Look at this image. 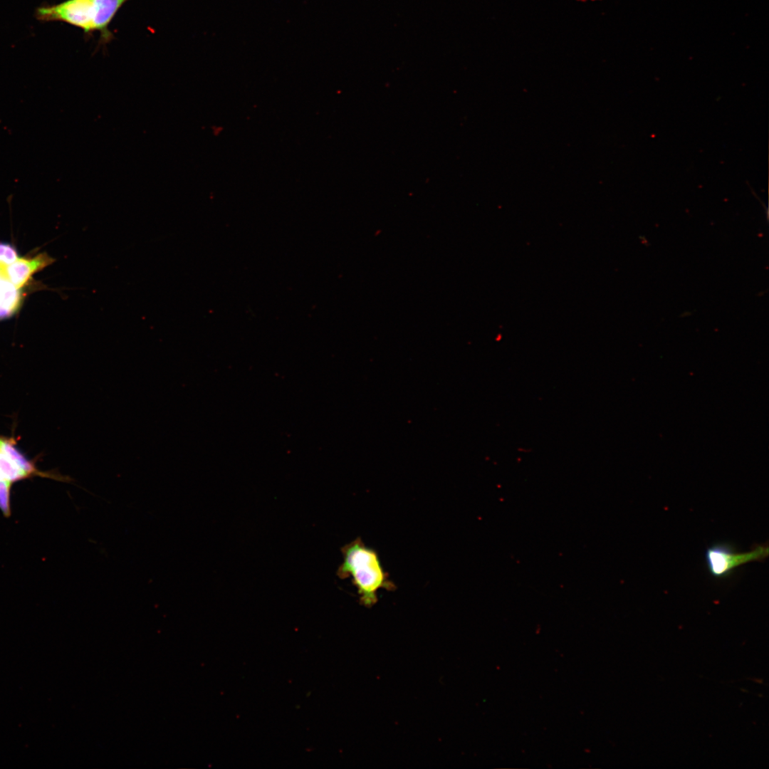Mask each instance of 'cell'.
<instances>
[{
  "mask_svg": "<svg viewBox=\"0 0 769 769\" xmlns=\"http://www.w3.org/2000/svg\"><path fill=\"white\" fill-rule=\"evenodd\" d=\"M342 562L337 570L340 579L350 577L355 587L359 602L365 607L374 606L381 590L393 591L395 584L389 579L379 555L357 537L341 548Z\"/></svg>",
  "mask_w": 769,
  "mask_h": 769,
  "instance_id": "1",
  "label": "cell"
},
{
  "mask_svg": "<svg viewBox=\"0 0 769 769\" xmlns=\"http://www.w3.org/2000/svg\"><path fill=\"white\" fill-rule=\"evenodd\" d=\"M768 543L755 545L747 552H737L727 543H716L707 548L705 560L709 573L716 578H726L740 566L750 562H763L768 556Z\"/></svg>",
  "mask_w": 769,
  "mask_h": 769,
  "instance_id": "3",
  "label": "cell"
},
{
  "mask_svg": "<svg viewBox=\"0 0 769 769\" xmlns=\"http://www.w3.org/2000/svg\"><path fill=\"white\" fill-rule=\"evenodd\" d=\"M17 260L16 250L9 244H0V263L9 265Z\"/></svg>",
  "mask_w": 769,
  "mask_h": 769,
  "instance_id": "6",
  "label": "cell"
},
{
  "mask_svg": "<svg viewBox=\"0 0 769 769\" xmlns=\"http://www.w3.org/2000/svg\"><path fill=\"white\" fill-rule=\"evenodd\" d=\"M130 0H66L36 10L40 21H60L80 28L85 35L98 32L102 43L113 38L110 25L118 11Z\"/></svg>",
  "mask_w": 769,
  "mask_h": 769,
  "instance_id": "2",
  "label": "cell"
},
{
  "mask_svg": "<svg viewBox=\"0 0 769 769\" xmlns=\"http://www.w3.org/2000/svg\"><path fill=\"white\" fill-rule=\"evenodd\" d=\"M31 476L0 443V485L12 486L14 483Z\"/></svg>",
  "mask_w": 769,
  "mask_h": 769,
  "instance_id": "4",
  "label": "cell"
},
{
  "mask_svg": "<svg viewBox=\"0 0 769 769\" xmlns=\"http://www.w3.org/2000/svg\"><path fill=\"white\" fill-rule=\"evenodd\" d=\"M45 261L41 257L35 259L16 260L8 265L6 273L10 281L18 288L21 287L42 265Z\"/></svg>",
  "mask_w": 769,
  "mask_h": 769,
  "instance_id": "5",
  "label": "cell"
}]
</instances>
